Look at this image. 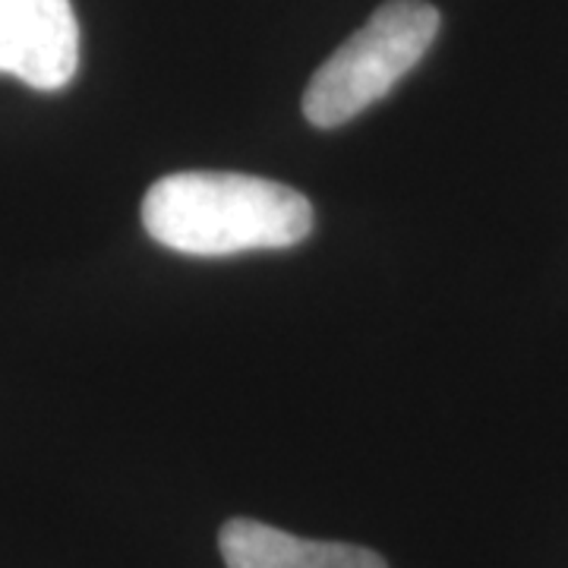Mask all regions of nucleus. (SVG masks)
<instances>
[{
	"mask_svg": "<svg viewBox=\"0 0 568 568\" xmlns=\"http://www.w3.org/2000/svg\"><path fill=\"white\" fill-rule=\"evenodd\" d=\"M142 227L183 256H234L306 241L313 205L304 193L253 174L181 171L149 186Z\"/></svg>",
	"mask_w": 568,
	"mask_h": 568,
	"instance_id": "nucleus-1",
	"label": "nucleus"
},
{
	"mask_svg": "<svg viewBox=\"0 0 568 568\" xmlns=\"http://www.w3.org/2000/svg\"><path fill=\"white\" fill-rule=\"evenodd\" d=\"M436 32L439 10L426 0L383 3L310 80L304 95L306 121L320 130L354 121L424 61Z\"/></svg>",
	"mask_w": 568,
	"mask_h": 568,
	"instance_id": "nucleus-2",
	"label": "nucleus"
},
{
	"mask_svg": "<svg viewBox=\"0 0 568 568\" xmlns=\"http://www.w3.org/2000/svg\"><path fill=\"white\" fill-rule=\"evenodd\" d=\"M77 67L80 26L70 0H0V73L58 92Z\"/></svg>",
	"mask_w": 568,
	"mask_h": 568,
	"instance_id": "nucleus-3",
	"label": "nucleus"
},
{
	"mask_svg": "<svg viewBox=\"0 0 568 568\" xmlns=\"http://www.w3.org/2000/svg\"><path fill=\"white\" fill-rule=\"evenodd\" d=\"M227 568H388L373 549L304 540L253 518H234L219 534Z\"/></svg>",
	"mask_w": 568,
	"mask_h": 568,
	"instance_id": "nucleus-4",
	"label": "nucleus"
}]
</instances>
